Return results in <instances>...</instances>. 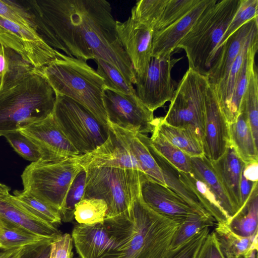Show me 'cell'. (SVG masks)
<instances>
[{
	"instance_id": "6da1fadb",
	"label": "cell",
	"mask_w": 258,
	"mask_h": 258,
	"mask_svg": "<svg viewBox=\"0 0 258 258\" xmlns=\"http://www.w3.org/2000/svg\"><path fill=\"white\" fill-rule=\"evenodd\" d=\"M27 4L50 31L53 48L84 60L100 58L125 79L136 74L117 34L111 4L105 0H31Z\"/></svg>"
},
{
	"instance_id": "7a4b0ae2",
	"label": "cell",
	"mask_w": 258,
	"mask_h": 258,
	"mask_svg": "<svg viewBox=\"0 0 258 258\" xmlns=\"http://www.w3.org/2000/svg\"><path fill=\"white\" fill-rule=\"evenodd\" d=\"M104 223L117 244V258H162L181 223L153 210L140 192L132 210Z\"/></svg>"
},
{
	"instance_id": "3957f363",
	"label": "cell",
	"mask_w": 258,
	"mask_h": 258,
	"mask_svg": "<svg viewBox=\"0 0 258 258\" xmlns=\"http://www.w3.org/2000/svg\"><path fill=\"white\" fill-rule=\"evenodd\" d=\"M39 70L55 95L77 102L108 125L103 103L104 80L86 61L59 52L57 58Z\"/></svg>"
},
{
	"instance_id": "277c9868",
	"label": "cell",
	"mask_w": 258,
	"mask_h": 258,
	"mask_svg": "<svg viewBox=\"0 0 258 258\" xmlns=\"http://www.w3.org/2000/svg\"><path fill=\"white\" fill-rule=\"evenodd\" d=\"M55 94L39 70L0 92V136L42 120L53 112Z\"/></svg>"
},
{
	"instance_id": "5b68a950",
	"label": "cell",
	"mask_w": 258,
	"mask_h": 258,
	"mask_svg": "<svg viewBox=\"0 0 258 258\" xmlns=\"http://www.w3.org/2000/svg\"><path fill=\"white\" fill-rule=\"evenodd\" d=\"M240 0H211L176 49H183L189 68L206 76L216 49Z\"/></svg>"
},
{
	"instance_id": "8992f818",
	"label": "cell",
	"mask_w": 258,
	"mask_h": 258,
	"mask_svg": "<svg viewBox=\"0 0 258 258\" xmlns=\"http://www.w3.org/2000/svg\"><path fill=\"white\" fill-rule=\"evenodd\" d=\"M82 159L81 155L31 162L21 176L23 190L59 212L72 183L83 168Z\"/></svg>"
},
{
	"instance_id": "52a82bcc",
	"label": "cell",
	"mask_w": 258,
	"mask_h": 258,
	"mask_svg": "<svg viewBox=\"0 0 258 258\" xmlns=\"http://www.w3.org/2000/svg\"><path fill=\"white\" fill-rule=\"evenodd\" d=\"M83 199L104 200L108 207L105 219L130 212L140 192L141 171L130 169L95 167L86 169Z\"/></svg>"
},
{
	"instance_id": "ba28073f",
	"label": "cell",
	"mask_w": 258,
	"mask_h": 258,
	"mask_svg": "<svg viewBox=\"0 0 258 258\" xmlns=\"http://www.w3.org/2000/svg\"><path fill=\"white\" fill-rule=\"evenodd\" d=\"M208 86L206 76L188 68L175 89L163 121L174 127L190 129L202 142Z\"/></svg>"
},
{
	"instance_id": "9c48e42d",
	"label": "cell",
	"mask_w": 258,
	"mask_h": 258,
	"mask_svg": "<svg viewBox=\"0 0 258 258\" xmlns=\"http://www.w3.org/2000/svg\"><path fill=\"white\" fill-rule=\"evenodd\" d=\"M52 115L80 155L93 152L108 137V125L101 123L85 107L67 97L55 95Z\"/></svg>"
},
{
	"instance_id": "30bf717a",
	"label": "cell",
	"mask_w": 258,
	"mask_h": 258,
	"mask_svg": "<svg viewBox=\"0 0 258 258\" xmlns=\"http://www.w3.org/2000/svg\"><path fill=\"white\" fill-rule=\"evenodd\" d=\"M103 103L108 123L145 135L153 132L155 124L153 112L136 95H126L105 87Z\"/></svg>"
},
{
	"instance_id": "8fae6325",
	"label": "cell",
	"mask_w": 258,
	"mask_h": 258,
	"mask_svg": "<svg viewBox=\"0 0 258 258\" xmlns=\"http://www.w3.org/2000/svg\"><path fill=\"white\" fill-rule=\"evenodd\" d=\"M172 54L152 56L145 76L136 78V95L153 112L170 101L174 95L175 89L171 72L181 58L172 57Z\"/></svg>"
},
{
	"instance_id": "7c38bea8",
	"label": "cell",
	"mask_w": 258,
	"mask_h": 258,
	"mask_svg": "<svg viewBox=\"0 0 258 258\" xmlns=\"http://www.w3.org/2000/svg\"><path fill=\"white\" fill-rule=\"evenodd\" d=\"M0 42L18 52L38 70L54 60L59 52L50 46L35 30L1 16Z\"/></svg>"
},
{
	"instance_id": "4fadbf2b",
	"label": "cell",
	"mask_w": 258,
	"mask_h": 258,
	"mask_svg": "<svg viewBox=\"0 0 258 258\" xmlns=\"http://www.w3.org/2000/svg\"><path fill=\"white\" fill-rule=\"evenodd\" d=\"M19 131L38 147L42 160L56 161L81 155L57 124L52 113Z\"/></svg>"
},
{
	"instance_id": "5bb4252c",
	"label": "cell",
	"mask_w": 258,
	"mask_h": 258,
	"mask_svg": "<svg viewBox=\"0 0 258 258\" xmlns=\"http://www.w3.org/2000/svg\"><path fill=\"white\" fill-rule=\"evenodd\" d=\"M118 38L128 55L136 78L146 74L152 57L153 31L129 17L123 22L116 21Z\"/></svg>"
},
{
	"instance_id": "9a60e30c",
	"label": "cell",
	"mask_w": 258,
	"mask_h": 258,
	"mask_svg": "<svg viewBox=\"0 0 258 258\" xmlns=\"http://www.w3.org/2000/svg\"><path fill=\"white\" fill-rule=\"evenodd\" d=\"M140 194L143 201L151 209L177 222L182 223L188 216L198 214L183 199L169 187L158 183L142 172Z\"/></svg>"
},
{
	"instance_id": "2e32d148",
	"label": "cell",
	"mask_w": 258,
	"mask_h": 258,
	"mask_svg": "<svg viewBox=\"0 0 258 258\" xmlns=\"http://www.w3.org/2000/svg\"><path fill=\"white\" fill-rule=\"evenodd\" d=\"M202 144L204 156L211 162L218 160L230 145L229 124L220 109L215 91L209 84L207 91Z\"/></svg>"
},
{
	"instance_id": "e0dca14e",
	"label": "cell",
	"mask_w": 258,
	"mask_h": 258,
	"mask_svg": "<svg viewBox=\"0 0 258 258\" xmlns=\"http://www.w3.org/2000/svg\"><path fill=\"white\" fill-rule=\"evenodd\" d=\"M258 17L248 21L230 35L213 59L206 77L210 85L216 88L226 79L232 64L251 35L258 30Z\"/></svg>"
},
{
	"instance_id": "ac0fdd59",
	"label": "cell",
	"mask_w": 258,
	"mask_h": 258,
	"mask_svg": "<svg viewBox=\"0 0 258 258\" xmlns=\"http://www.w3.org/2000/svg\"><path fill=\"white\" fill-rule=\"evenodd\" d=\"M71 236L81 258H114L117 244L109 234L104 223L77 224Z\"/></svg>"
},
{
	"instance_id": "d6986e66",
	"label": "cell",
	"mask_w": 258,
	"mask_h": 258,
	"mask_svg": "<svg viewBox=\"0 0 258 258\" xmlns=\"http://www.w3.org/2000/svg\"><path fill=\"white\" fill-rule=\"evenodd\" d=\"M109 130L108 137L102 145L93 152L82 155L83 168L112 167L141 172L135 157L109 127Z\"/></svg>"
},
{
	"instance_id": "ffe728a7",
	"label": "cell",
	"mask_w": 258,
	"mask_h": 258,
	"mask_svg": "<svg viewBox=\"0 0 258 258\" xmlns=\"http://www.w3.org/2000/svg\"><path fill=\"white\" fill-rule=\"evenodd\" d=\"M0 220L49 238L56 239L62 235L57 227L30 212L10 194H0Z\"/></svg>"
},
{
	"instance_id": "44dd1931",
	"label": "cell",
	"mask_w": 258,
	"mask_h": 258,
	"mask_svg": "<svg viewBox=\"0 0 258 258\" xmlns=\"http://www.w3.org/2000/svg\"><path fill=\"white\" fill-rule=\"evenodd\" d=\"M211 0L200 3L184 17L161 31L154 33L152 56L159 57L172 54L181 39L188 33Z\"/></svg>"
},
{
	"instance_id": "7402d4cb",
	"label": "cell",
	"mask_w": 258,
	"mask_h": 258,
	"mask_svg": "<svg viewBox=\"0 0 258 258\" xmlns=\"http://www.w3.org/2000/svg\"><path fill=\"white\" fill-rule=\"evenodd\" d=\"M211 162L226 192L238 212L242 207L240 183L245 163L231 145L218 160Z\"/></svg>"
},
{
	"instance_id": "603a6c76",
	"label": "cell",
	"mask_w": 258,
	"mask_h": 258,
	"mask_svg": "<svg viewBox=\"0 0 258 258\" xmlns=\"http://www.w3.org/2000/svg\"><path fill=\"white\" fill-rule=\"evenodd\" d=\"M108 125L136 159L141 172L166 186L161 170L146 144L143 135L121 128L110 123Z\"/></svg>"
},
{
	"instance_id": "cb8c5ba5",
	"label": "cell",
	"mask_w": 258,
	"mask_h": 258,
	"mask_svg": "<svg viewBox=\"0 0 258 258\" xmlns=\"http://www.w3.org/2000/svg\"><path fill=\"white\" fill-rule=\"evenodd\" d=\"M143 139L161 170L166 186L183 199L198 214L211 216L203 206L191 188L184 181L181 171L172 165L154 149L147 135H143Z\"/></svg>"
},
{
	"instance_id": "d4e9b609",
	"label": "cell",
	"mask_w": 258,
	"mask_h": 258,
	"mask_svg": "<svg viewBox=\"0 0 258 258\" xmlns=\"http://www.w3.org/2000/svg\"><path fill=\"white\" fill-rule=\"evenodd\" d=\"M191 173L213 193L229 220L233 217L237 211L226 192L212 162L205 156H202L191 157Z\"/></svg>"
},
{
	"instance_id": "484cf974",
	"label": "cell",
	"mask_w": 258,
	"mask_h": 258,
	"mask_svg": "<svg viewBox=\"0 0 258 258\" xmlns=\"http://www.w3.org/2000/svg\"><path fill=\"white\" fill-rule=\"evenodd\" d=\"M229 135L230 145L245 164L258 162V145L243 112H240L236 121L229 124Z\"/></svg>"
},
{
	"instance_id": "4316f807",
	"label": "cell",
	"mask_w": 258,
	"mask_h": 258,
	"mask_svg": "<svg viewBox=\"0 0 258 258\" xmlns=\"http://www.w3.org/2000/svg\"><path fill=\"white\" fill-rule=\"evenodd\" d=\"M155 127L168 141L190 157L204 156L202 141L190 129L169 125L162 117L155 118Z\"/></svg>"
},
{
	"instance_id": "83f0119b",
	"label": "cell",
	"mask_w": 258,
	"mask_h": 258,
	"mask_svg": "<svg viewBox=\"0 0 258 258\" xmlns=\"http://www.w3.org/2000/svg\"><path fill=\"white\" fill-rule=\"evenodd\" d=\"M258 48V35L251 42L246 57L238 74L233 88L226 119L229 124L235 122L240 113L241 101L247 89L251 71L255 64Z\"/></svg>"
},
{
	"instance_id": "f1b7e54d",
	"label": "cell",
	"mask_w": 258,
	"mask_h": 258,
	"mask_svg": "<svg viewBox=\"0 0 258 258\" xmlns=\"http://www.w3.org/2000/svg\"><path fill=\"white\" fill-rule=\"evenodd\" d=\"M257 223L258 191L256 185L243 207L226 224L234 234L243 237H250L258 233Z\"/></svg>"
},
{
	"instance_id": "f546056e",
	"label": "cell",
	"mask_w": 258,
	"mask_h": 258,
	"mask_svg": "<svg viewBox=\"0 0 258 258\" xmlns=\"http://www.w3.org/2000/svg\"><path fill=\"white\" fill-rule=\"evenodd\" d=\"M215 232L225 258H240L249 251L257 248L258 233L243 237L233 233L226 223H217Z\"/></svg>"
},
{
	"instance_id": "4dcf8cb0",
	"label": "cell",
	"mask_w": 258,
	"mask_h": 258,
	"mask_svg": "<svg viewBox=\"0 0 258 258\" xmlns=\"http://www.w3.org/2000/svg\"><path fill=\"white\" fill-rule=\"evenodd\" d=\"M55 240L38 235L16 224L0 220V249H9Z\"/></svg>"
},
{
	"instance_id": "1f68e13d",
	"label": "cell",
	"mask_w": 258,
	"mask_h": 258,
	"mask_svg": "<svg viewBox=\"0 0 258 258\" xmlns=\"http://www.w3.org/2000/svg\"><path fill=\"white\" fill-rule=\"evenodd\" d=\"M150 141L154 149L179 170L191 172V157L168 141L155 127Z\"/></svg>"
},
{
	"instance_id": "d6a6232c",
	"label": "cell",
	"mask_w": 258,
	"mask_h": 258,
	"mask_svg": "<svg viewBox=\"0 0 258 258\" xmlns=\"http://www.w3.org/2000/svg\"><path fill=\"white\" fill-rule=\"evenodd\" d=\"M181 173L183 179L193 190L203 206L214 217L217 223L227 224L229 218L207 186L191 172L186 173L181 171Z\"/></svg>"
},
{
	"instance_id": "836d02e7",
	"label": "cell",
	"mask_w": 258,
	"mask_h": 258,
	"mask_svg": "<svg viewBox=\"0 0 258 258\" xmlns=\"http://www.w3.org/2000/svg\"><path fill=\"white\" fill-rule=\"evenodd\" d=\"M5 50L7 69L2 91L16 86L31 73L38 70L12 48L5 46Z\"/></svg>"
},
{
	"instance_id": "e575fe53",
	"label": "cell",
	"mask_w": 258,
	"mask_h": 258,
	"mask_svg": "<svg viewBox=\"0 0 258 258\" xmlns=\"http://www.w3.org/2000/svg\"><path fill=\"white\" fill-rule=\"evenodd\" d=\"M240 112L245 114L255 142L258 145V75L255 65L251 71L241 101Z\"/></svg>"
},
{
	"instance_id": "d590c367",
	"label": "cell",
	"mask_w": 258,
	"mask_h": 258,
	"mask_svg": "<svg viewBox=\"0 0 258 258\" xmlns=\"http://www.w3.org/2000/svg\"><path fill=\"white\" fill-rule=\"evenodd\" d=\"M15 199L30 212L57 227L62 221L56 209L23 190L13 192Z\"/></svg>"
},
{
	"instance_id": "8d00e7d4",
	"label": "cell",
	"mask_w": 258,
	"mask_h": 258,
	"mask_svg": "<svg viewBox=\"0 0 258 258\" xmlns=\"http://www.w3.org/2000/svg\"><path fill=\"white\" fill-rule=\"evenodd\" d=\"M0 16L38 32L37 17L27 4H22L15 1L0 0Z\"/></svg>"
},
{
	"instance_id": "74e56055",
	"label": "cell",
	"mask_w": 258,
	"mask_h": 258,
	"mask_svg": "<svg viewBox=\"0 0 258 258\" xmlns=\"http://www.w3.org/2000/svg\"><path fill=\"white\" fill-rule=\"evenodd\" d=\"M107 210V205L102 199H83L76 206L74 218L79 224L103 223Z\"/></svg>"
},
{
	"instance_id": "f35d334b",
	"label": "cell",
	"mask_w": 258,
	"mask_h": 258,
	"mask_svg": "<svg viewBox=\"0 0 258 258\" xmlns=\"http://www.w3.org/2000/svg\"><path fill=\"white\" fill-rule=\"evenodd\" d=\"M215 221L212 216L195 214L188 216L176 229L171 241L169 249L183 244L205 228L213 226Z\"/></svg>"
},
{
	"instance_id": "ab89813d",
	"label": "cell",
	"mask_w": 258,
	"mask_h": 258,
	"mask_svg": "<svg viewBox=\"0 0 258 258\" xmlns=\"http://www.w3.org/2000/svg\"><path fill=\"white\" fill-rule=\"evenodd\" d=\"M86 170L83 168L77 174L67 194L59 211L61 221L71 222L75 219L76 206L84 198L86 180Z\"/></svg>"
},
{
	"instance_id": "60d3db41",
	"label": "cell",
	"mask_w": 258,
	"mask_h": 258,
	"mask_svg": "<svg viewBox=\"0 0 258 258\" xmlns=\"http://www.w3.org/2000/svg\"><path fill=\"white\" fill-rule=\"evenodd\" d=\"M168 0L139 1L132 9L130 17L153 30Z\"/></svg>"
},
{
	"instance_id": "b9f144b4",
	"label": "cell",
	"mask_w": 258,
	"mask_h": 258,
	"mask_svg": "<svg viewBox=\"0 0 258 258\" xmlns=\"http://www.w3.org/2000/svg\"><path fill=\"white\" fill-rule=\"evenodd\" d=\"M201 0H168L162 15L153 29L154 33L167 28L184 17Z\"/></svg>"
},
{
	"instance_id": "7bdbcfd3",
	"label": "cell",
	"mask_w": 258,
	"mask_h": 258,
	"mask_svg": "<svg viewBox=\"0 0 258 258\" xmlns=\"http://www.w3.org/2000/svg\"><path fill=\"white\" fill-rule=\"evenodd\" d=\"M94 60L97 66L96 71L104 80L105 87L126 95H136L133 85L115 67L99 58Z\"/></svg>"
},
{
	"instance_id": "ee69618b",
	"label": "cell",
	"mask_w": 258,
	"mask_h": 258,
	"mask_svg": "<svg viewBox=\"0 0 258 258\" xmlns=\"http://www.w3.org/2000/svg\"><path fill=\"white\" fill-rule=\"evenodd\" d=\"M257 17L258 0H240V5L235 15L216 49L215 56L221 45L230 35L245 23Z\"/></svg>"
},
{
	"instance_id": "f6af8a7d",
	"label": "cell",
	"mask_w": 258,
	"mask_h": 258,
	"mask_svg": "<svg viewBox=\"0 0 258 258\" xmlns=\"http://www.w3.org/2000/svg\"><path fill=\"white\" fill-rule=\"evenodd\" d=\"M14 150L25 159L36 162L42 159L38 147L19 131L8 133L3 136Z\"/></svg>"
},
{
	"instance_id": "bcb514c9",
	"label": "cell",
	"mask_w": 258,
	"mask_h": 258,
	"mask_svg": "<svg viewBox=\"0 0 258 258\" xmlns=\"http://www.w3.org/2000/svg\"><path fill=\"white\" fill-rule=\"evenodd\" d=\"M209 233V227L205 228L183 244L169 249L162 258H196Z\"/></svg>"
},
{
	"instance_id": "7dc6e473",
	"label": "cell",
	"mask_w": 258,
	"mask_h": 258,
	"mask_svg": "<svg viewBox=\"0 0 258 258\" xmlns=\"http://www.w3.org/2000/svg\"><path fill=\"white\" fill-rule=\"evenodd\" d=\"M73 241L71 235L64 233L51 244L49 258H72Z\"/></svg>"
},
{
	"instance_id": "c3c4849f",
	"label": "cell",
	"mask_w": 258,
	"mask_h": 258,
	"mask_svg": "<svg viewBox=\"0 0 258 258\" xmlns=\"http://www.w3.org/2000/svg\"><path fill=\"white\" fill-rule=\"evenodd\" d=\"M53 241H46L9 249H0V258H35L43 244Z\"/></svg>"
},
{
	"instance_id": "681fc988",
	"label": "cell",
	"mask_w": 258,
	"mask_h": 258,
	"mask_svg": "<svg viewBox=\"0 0 258 258\" xmlns=\"http://www.w3.org/2000/svg\"><path fill=\"white\" fill-rule=\"evenodd\" d=\"M196 258H225L215 231L208 234Z\"/></svg>"
},
{
	"instance_id": "f907efd6",
	"label": "cell",
	"mask_w": 258,
	"mask_h": 258,
	"mask_svg": "<svg viewBox=\"0 0 258 258\" xmlns=\"http://www.w3.org/2000/svg\"><path fill=\"white\" fill-rule=\"evenodd\" d=\"M256 185H257V182H253L247 179L242 172L240 183V194L242 207L247 201L252 190Z\"/></svg>"
},
{
	"instance_id": "816d5d0a",
	"label": "cell",
	"mask_w": 258,
	"mask_h": 258,
	"mask_svg": "<svg viewBox=\"0 0 258 258\" xmlns=\"http://www.w3.org/2000/svg\"><path fill=\"white\" fill-rule=\"evenodd\" d=\"M242 173L247 179L253 182H257L258 162L245 164Z\"/></svg>"
},
{
	"instance_id": "f5cc1de1",
	"label": "cell",
	"mask_w": 258,
	"mask_h": 258,
	"mask_svg": "<svg viewBox=\"0 0 258 258\" xmlns=\"http://www.w3.org/2000/svg\"><path fill=\"white\" fill-rule=\"evenodd\" d=\"M7 69V60L5 46L0 42V92L3 87L5 75Z\"/></svg>"
},
{
	"instance_id": "db71d44e",
	"label": "cell",
	"mask_w": 258,
	"mask_h": 258,
	"mask_svg": "<svg viewBox=\"0 0 258 258\" xmlns=\"http://www.w3.org/2000/svg\"><path fill=\"white\" fill-rule=\"evenodd\" d=\"M52 243L48 242L43 244L39 249L35 258H49Z\"/></svg>"
},
{
	"instance_id": "11a10c76",
	"label": "cell",
	"mask_w": 258,
	"mask_h": 258,
	"mask_svg": "<svg viewBox=\"0 0 258 258\" xmlns=\"http://www.w3.org/2000/svg\"><path fill=\"white\" fill-rule=\"evenodd\" d=\"M257 250L255 249H252L240 258H257Z\"/></svg>"
},
{
	"instance_id": "9f6ffc18",
	"label": "cell",
	"mask_w": 258,
	"mask_h": 258,
	"mask_svg": "<svg viewBox=\"0 0 258 258\" xmlns=\"http://www.w3.org/2000/svg\"><path fill=\"white\" fill-rule=\"evenodd\" d=\"M10 190L11 188L9 186L0 183V194L8 195Z\"/></svg>"
},
{
	"instance_id": "6f0895ef",
	"label": "cell",
	"mask_w": 258,
	"mask_h": 258,
	"mask_svg": "<svg viewBox=\"0 0 258 258\" xmlns=\"http://www.w3.org/2000/svg\"><path fill=\"white\" fill-rule=\"evenodd\" d=\"M75 258H77V257H75Z\"/></svg>"
}]
</instances>
